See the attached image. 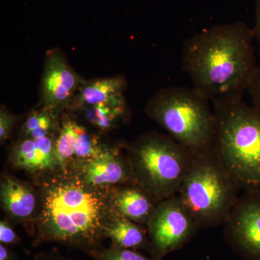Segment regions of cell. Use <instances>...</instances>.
<instances>
[{"mask_svg":"<svg viewBox=\"0 0 260 260\" xmlns=\"http://www.w3.org/2000/svg\"><path fill=\"white\" fill-rule=\"evenodd\" d=\"M82 82L61 51H48L41 85L43 107L56 112L70 107Z\"/></svg>","mask_w":260,"mask_h":260,"instance_id":"9c48e42d","label":"cell"},{"mask_svg":"<svg viewBox=\"0 0 260 260\" xmlns=\"http://www.w3.org/2000/svg\"><path fill=\"white\" fill-rule=\"evenodd\" d=\"M0 260H20L18 254L10 249V246L0 244Z\"/></svg>","mask_w":260,"mask_h":260,"instance_id":"cb8c5ba5","label":"cell"},{"mask_svg":"<svg viewBox=\"0 0 260 260\" xmlns=\"http://www.w3.org/2000/svg\"><path fill=\"white\" fill-rule=\"evenodd\" d=\"M255 20V26L253 28V30H254V39H256L259 45L260 55V0H256Z\"/></svg>","mask_w":260,"mask_h":260,"instance_id":"d4e9b609","label":"cell"},{"mask_svg":"<svg viewBox=\"0 0 260 260\" xmlns=\"http://www.w3.org/2000/svg\"><path fill=\"white\" fill-rule=\"evenodd\" d=\"M224 225L237 252L246 260H260V190L245 191Z\"/></svg>","mask_w":260,"mask_h":260,"instance_id":"ba28073f","label":"cell"},{"mask_svg":"<svg viewBox=\"0 0 260 260\" xmlns=\"http://www.w3.org/2000/svg\"><path fill=\"white\" fill-rule=\"evenodd\" d=\"M70 169L85 182L96 187L112 189L136 183L128 157L121 155L116 148L107 147L95 158Z\"/></svg>","mask_w":260,"mask_h":260,"instance_id":"8fae6325","label":"cell"},{"mask_svg":"<svg viewBox=\"0 0 260 260\" xmlns=\"http://www.w3.org/2000/svg\"><path fill=\"white\" fill-rule=\"evenodd\" d=\"M248 90L250 94L253 106L260 110V64L256 68Z\"/></svg>","mask_w":260,"mask_h":260,"instance_id":"7402d4cb","label":"cell"},{"mask_svg":"<svg viewBox=\"0 0 260 260\" xmlns=\"http://www.w3.org/2000/svg\"><path fill=\"white\" fill-rule=\"evenodd\" d=\"M93 260H158L153 256H148L139 251L125 249L111 244L109 247H103L88 254Z\"/></svg>","mask_w":260,"mask_h":260,"instance_id":"d6986e66","label":"cell"},{"mask_svg":"<svg viewBox=\"0 0 260 260\" xmlns=\"http://www.w3.org/2000/svg\"><path fill=\"white\" fill-rule=\"evenodd\" d=\"M214 148L239 189L260 190V110L240 100L213 104Z\"/></svg>","mask_w":260,"mask_h":260,"instance_id":"3957f363","label":"cell"},{"mask_svg":"<svg viewBox=\"0 0 260 260\" xmlns=\"http://www.w3.org/2000/svg\"><path fill=\"white\" fill-rule=\"evenodd\" d=\"M18 119V116L10 112L5 106H2L0 109V141L2 144L9 138Z\"/></svg>","mask_w":260,"mask_h":260,"instance_id":"ffe728a7","label":"cell"},{"mask_svg":"<svg viewBox=\"0 0 260 260\" xmlns=\"http://www.w3.org/2000/svg\"><path fill=\"white\" fill-rule=\"evenodd\" d=\"M254 34L243 22L214 25L183 44L182 68L196 91L212 104L242 99L258 65Z\"/></svg>","mask_w":260,"mask_h":260,"instance_id":"7a4b0ae2","label":"cell"},{"mask_svg":"<svg viewBox=\"0 0 260 260\" xmlns=\"http://www.w3.org/2000/svg\"><path fill=\"white\" fill-rule=\"evenodd\" d=\"M56 137L40 139L20 138L12 147L9 162L15 169L37 176L60 169L55 152Z\"/></svg>","mask_w":260,"mask_h":260,"instance_id":"4fadbf2b","label":"cell"},{"mask_svg":"<svg viewBox=\"0 0 260 260\" xmlns=\"http://www.w3.org/2000/svg\"><path fill=\"white\" fill-rule=\"evenodd\" d=\"M126 88V80L121 75L88 81L83 80L70 107L78 111L83 108L109 102L123 95Z\"/></svg>","mask_w":260,"mask_h":260,"instance_id":"2e32d148","label":"cell"},{"mask_svg":"<svg viewBox=\"0 0 260 260\" xmlns=\"http://www.w3.org/2000/svg\"><path fill=\"white\" fill-rule=\"evenodd\" d=\"M0 244L8 246L21 244V239L8 220H2L0 221Z\"/></svg>","mask_w":260,"mask_h":260,"instance_id":"44dd1931","label":"cell"},{"mask_svg":"<svg viewBox=\"0 0 260 260\" xmlns=\"http://www.w3.org/2000/svg\"><path fill=\"white\" fill-rule=\"evenodd\" d=\"M135 182L159 202L178 194L194 154L170 136L142 135L126 147Z\"/></svg>","mask_w":260,"mask_h":260,"instance_id":"8992f818","label":"cell"},{"mask_svg":"<svg viewBox=\"0 0 260 260\" xmlns=\"http://www.w3.org/2000/svg\"><path fill=\"white\" fill-rule=\"evenodd\" d=\"M40 208L32 224L34 245L56 243L90 254L104 247V227L114 211L112 189L83 181L71 169H58L37 176Z\"/></svg>","mask_w":260,"mask_h":260,"instance_id":"6da1fadb","label":"cell"},{"mask_svg":"<svg viewBox=\"0 0 260 260\" xmlns=\"http://www.w3.org/2000/svg\"><path fill=\"white\" fill-rule=\"evenodd\" d=\"M159 201L137 183L112 188L111 205L117 215L147 226Z\"/></svg>","mask_w":260,"mask_h":260,"instance_id":"5bb4252c","label":"cell"},{"mask_svg":"<svg viewBox=\"0 0 260 260\" xmlns=\"http://www.w3.org/2000/svg\"><path fill=\"white\" fill-rule=\"evenodd\" d=\"M85 120L101 130L113 129L129 116V108L124 94L109 102L80 109Z\"/></svg>","mask_w":260,"mask_h":260,"instance_id":"e0dca14e","label":"cell"},{"mask_svg":"<svg viewBox=\"0 0 260 260\" xmlns=\"http://www.w3.org/2000/svg\"><path fill=\"white\" fill-rule=\"evenodd\" d=\"M34 260H75L61 254L57 249L50 251H42L36 254Z\"/></svg>","mask_w":260,"mask_h":260,"instance_id":"603a6c76","label":"cell"},{"mask_svg":"<svg viewBox=\"0 0 260 260\" xmlns=\"http://www.w3.org/2000/svg\"><path fill=\"white\" fill-rule=\"evenodd\" d=\"M106 239L119 247L147 251L153 254V246L146 226L140 225L124 217L114 214L104 227Z\"/></svg>","mask_w":260,"mask_h":260,"instance_id":"9a60e30c","label":"cell"},{"mask_svg":"<svg viewBox=\"0 0 260 260\" xmlns=\"http://www.w3.org/2000/svg\"><path fill=\"white\" fill-rule=\"evenodd\" d=\"M146 228L158 260L182 248L200 229L178 194L159 202Z\"/></svg>","mask_w":260,"mask_h":260,"instance_id":"52a82bcc","label":"cell"},{"mask_svg":"<svg viewBox=\"0 0 260 260\" xmlns=\"http://www.w3.org/2000/svg\"><path fill=\"white\" fill-rule=\"evenodd\" d=\"M2 208L10 218L32 223L40 208V196L35 184L4 172L0 182Z\"/></svg>","mask_w":260,"mask_h":260,"instance_id":"7c38bea8","label":"cell"},{"mask_svg":"<svg viewBox=\"0 0 260 260\" xmlns=\"http://www.w3.org/2000/svg\"><path fill=\"white\" fill-rule=\"evenodd\" d=\"M210 101L194 88H162L149 99L147 115L193 154L213 147L215 116Z\"/></svg>","mask_w":260,"mask_h":260,"instance_id":"5b68a950","label":"cell"},{"mask_svg":"<svg viewBox=\"0 0 260 260\" xmlns=\"http://www.w3.org/2000/svg\"><path fill=\"white\" fill-rule=\"evenodd\" d=\"M56 113L44 107L30 113L20 130L21 138L40 139L56 137L60 128Z\"/></svg>","mask_w":260,"mask_h":260,"instance_id":"ac0fdd59","label":"cell"},{"mask_svg":"<svg viewBox=\"0 0 260 260\" xmlns=\"http://www.w3.org/2000/svg\"><path fill=\"white\" fill-rule=\"evenodd\" d=\"M240 190L213 147L194 154L179 197L200 229L224 225Z\"/></svg>","mask_w":260,"mask_h":260,"instance_id":"277c9868","label":"cell"},{"mask_svg":"<svg viewBox=\"0 0 260 260\" xmlns=\"http://www.w3.org/2000/svg\"><path fill=\"white\" fill-rule=\"evenodd\" d=\"M107 146L95 135L71 119L60 123L55 138V152L60 169L74 168L95 158Z\"/></svg>","mask_w":260,"mask_h":260,"instance_id":"30bf717a","label":"cell"}]
</instances>
